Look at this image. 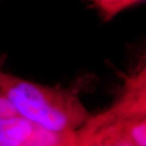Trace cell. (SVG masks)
<instances>
[{
    "label": "cell",
    "instance_id": "obj_5",
    "mask_svg": "<svg viewBox=\"0 0 146 146\" xmlns=\"http://www.w3.org/2000/svg\"><path fill=\"white\" fill-rule=\"evenodd\" d=\"M143 0H88L99 16L106 21L113 19L123 11Z\"/></svg>",
    "mask_w": 146,
    "mask_h": 146
},
{
    "label": "cell",
    "instance_id": "obj_6",
    "mask_svg": "<svg viewBox=\"0 0 146 146\" xmlns=\"http://www.w3.org/2000/svg\"><path fill=\"white\" fill-rule=\"evenodd\" d=\"M87 141L89 146H134L123 136L113 124L92 136Z\"/></svg>",
    "mask_w": 146,
    "mask_h": 146
},
{
    "label": "cell",
    "instance_id": "obj_7",
    "mask_svg": "<svg viewBox=\"0 0 146 146\" xmlns=\"http://www.w3.org/2000/svg\"><path fill=\"white\" fill-rule=\"evenodd\" d=\"M146 88V61L139 70L126 81L124 89H135Z\"/></svg>",
    "mask_w": 146,
    "mask_h": 146
},
{
    "label": "cell",
    "instance_id": "obj_3",
    "mask_svg": "<svg viewBox=\"0 0 146 146\" xmlns=\"http://www.w3.org/2000/svg\"><path fill=\"white\" fill-rule=\"evenodd\" d=\"M35 126L20 115L0 117V146H21Z\"/></svg>",
    "mask_w": 146,
    "mask_h": 146
},
{
    "label": "cell",
    "instance_id": "obj_2",
    "mask_svg": "<svg viewBox=\"0 0 146 146\" xmlns=\"http://www.w3.org/2000/svg\"><path fill=\"white\" fill-rule=\"evenodd\" d=\"M146 115V88L125 89L116 104L100 120L102 123H115Z\"/></svg>",
    "mask_w": 146,
    "mask_h": 146
},
{
    "label": "cell",
    "instance_id": "obj_8",
    "mask_svg": "<svg viewBox=\"0 0 146 146\" xmlns=\"http://www.w3.org/2000/svg\"><path fill=\"white\" fill-rule=\"evenodd\" d=\"M16 115V110L9 101L3 94H0V117H7Z\"/></svg>",
    "mask_w": 146,
    "mask_h": 146
},
{
    "label": "cell",
    "instance_id": "obj_4",
    "mask_svg": "<svg viewBox=\"0 0 146 146\" xmlns=\"http://www.w3.org/2000/svg\"><path fill=\"white\" fill-rule=\"evenodd\" d=\"M134 146H146V115L111 123Z\"/></svg>",
    "mask_w": 146,
    "mask_h": 146
},
{
    "label": "cell",
    "instance_id": "obj_1",
    "mask_svg": "<svg viewBox=\"0 0 146 146\" xmlns=\"http://www.w3.org/2000/svg\"><path fill=\"white\" fill-rule=\"evenodd\" d=\"M0 94L16 114L36 127L57 133H71L85 112L76 93L0 72Z\"/></svg>",
    "mask_w": 146,
    "mask_h": 146
}]
</instances>
